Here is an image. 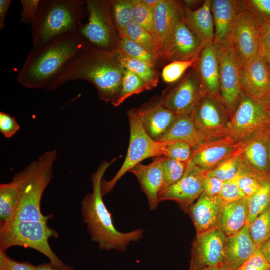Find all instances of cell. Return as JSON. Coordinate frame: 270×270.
<instances>
[{
    "label": "cell",
    "mask_w": 270,
    "mask_h": 270,
    "mask_svg": "<svg viewBox=\"0 0 270 270\" xmlns=\"http://www.w3.org/2000/svg\"><path fill=\"white\" fill-rule=\"evenodd\" d=\"M242 143L228 136L207 142L194 151L188 166L200 172L208 171L234 154Z\"/></svg>",
    "instance_id": "obj_17"
},
{
    "label": "cell",
    "mask_w": 270,
    "mask_h": 270,
    "mask_svg": "<svg viewBox=\"0 0 270 270\" xmlns=\"http://www.w3.org/2000/svg\"><path fill=\"white\" fill-rule=\"evenodd\" d=\"M35 266L27 262H19L9 257L6 251L0 250V270H34Z\"/></svg>",
    "instance_id": "obj_48"
},
{
    "label": "cell",
    "mask_w": 270,
    "mask_h": 270,
    "mask_svg": "<svg viewBox=\"0 0 270 270\" xmlns=\"http://www.w3.org/2000/svg\"><path fill=\"white\" fill-rule=\"evenodd\" d=\"M34 270H64L59 268L52 263H42L35 266Z\"/></svg>",
    "instance_id": "obj_54"
},
{
    "label": "cell",
    "mask_w": 270,
    "mask_h": 270,
    "mask_svg": "<svg viewBox=\"0 0 270 270\" xmlns=\"http://www.w3.org/2000/svg\"><path fill=\"white\" fill-rule=\"evenodd\" d=\"M87 15L86 0H42L37 18L31 26L33 48L77 34Z\"/></svg>",
    "instance_id": "obj_5"
},
{
    "label": "cell",
    "mask_w": 270,
    "mask_h": 270,
    "mask_svg": "<svg viewBox=\"0 0 270 270\" xmlns=\"http://www.w3.org/2000/svg\"><path fill=\"white\" fill-rule=\"evenodd\" d=\"M218 48L220 96L232 116L242 93L240 82V66L232 45Z\"/></svg>",
    "instance_id": "obj_13"
},
{
    "label": "cell",
    "mask_w": 270,
    "mask_h": 270,
    "mask_svg": "<svg viewBox=\"0 0 270 270\" xmlns=\"http://www.w3.org/2000/svg\"><path fill=\"white\" fill-rule=\"evenodd\" d=\"M145 90L146 89L144 81L134 72L126 69L120 90L112 104L114 106H119L128 97Z\"/></svg>",
    "instance_id": "obj_35"
},
{
    "label": "cell",
    "mask_w": 270,
    "mask_h": 270,
    "mask_svg": "<svg viewBox=\"0 0 270 270\" xmlns=\"http://www.w3.org/2000/svg\"><path fill=\"white\" fill-rule=\"evenodd\" d=\"M266 108L267 115L269 122V124H270V102L266 104Z\"/></svg>",
    "instance_id": "obj_57"
},
{
    "label": "cell",
    "mask_w": 270,
    "mask_h": 270,
    "mask_svg": "<svg viewBox=\"0 0 270 270\" xmlns=\"http://www.w3.org/2000/svg\"><path fill=\"white\" fill-rule=\"evenodd\" d=\"M259 52L270 63V20L264 18L261 26Z\"/></svg>",
    "instance_id": "obj_49"
},
{
    "label": "cell",
    "mask_w": 270,
    "mask_h": 270,
    "mask_svg": "<svg viewBox=\"0 0 270 270\" xmlns=\"http://www.w3.org/2000/svg\"><path fill=\"white\" fill-rule=\"evenodd\" d=\"M125 70L114 52L89 46L66 66L46 91H54L70 81L84 80L96 87L102 100L112 104L120 90Z\"/></svg>",
    "instance_id": "obj_1"
},
{
    "label": "cell",
    "mask_w": 270,
    "mask_h": 270,
    "mask_svg": "<svg viewBox=\"0 0 270 270\" xmlns=\"http://www.w3.org/2000/svg\"><path fill=\"white\" fill-rule=\"evenodd\" d=\"M196 58L188 60H174L169 62L162 70V79L168 84L176 82L186 70L194 66Z\"/></svg>",
    "instance_id": "obj_41"
},
{
    "label": "cell",
    "mask_w": 270,
    "mask_h": 270,
    "mask_svg": "<svg viewBox=\"0 0 270 270\" xmlns=\"http://www.w3.org/2000/svg\"><path fill=\"white\" fill-rule=\"evenodd\" d=\"M11 2V0H0V30L4 27L6 16Z\"/></svg>",
    "instance_id": "obj_52"
},
{
    "label": "cell",
    "mask_w": 270,
    "mask_h": 270,
    "mask_svg": "<svg viewBox=\"0 0 270 270\" xmlns=\"http://www.w3.org/2000/svg\"><path fill=\"white\" fill-rule=\"evenodd\" d=\"M270 102V96H268V100H267L266 104H267V103H268V102Z\"/></svg>",
    "instance_id": "obj_59"
},
{
    "label": "cell",
    "mask_w": 270,
    "mask_h": 270,
    "mask_svg": "<svg viewBox=\"0 0 270 270\" xmlns=\"http://www.w3.org/2000/svg\"><path fill=\"white\" fill-rule=\"evenodd\" d=\"M202 172L187 166L183 176L159 194V202L174 200L186 212L204 192Z\"/></svg>",
    "instance_id": "obj_18"
},
{
    "label": "cell",
    "mask_w": 270,
    "mask_h": 270,
    "mask_svg": "<svg viewBox=\"0 0 270 270\" xmlns=\"http://www.w3.org/2000/svg\"><path fill=\"white\" fill-rule=\"evenodd\" d=\"M241 148L233 155L226 158L212 170L205 173L222 181L228 180L237 174L241 161Z\"/></svg>",
    "instance_id": "obj_39"
},
{
    "label": "cell",
    "mask_w": 270,
    "mask_h": 270,
    "mask_svg": "<svg viewBox=\"0 0 270 270\" xmlns=\"http://www.w3.org/2000/svg\"><path fill=\"white\" fill-rule=\"evenodd\" d=\"M20 125L14 116L0 112V132L6 138H12L19 130Z\"/></svg>",
    "instance_id": "obj_46"
},
{
    "label": "cell",
    "mask_w": 270,
    "mask_h": 270,
    "mask_svg": "<svg viewBox=\"0 0 270 270\" xmlns=\"http://www.w3.org/2000/svg\"><path fill=\"white\" fill-rule=\"evenodd\" d=\"M236 270H270V263L259 250L257 249Z\"/></svg>",
    "instance_id": "obj_47"
},
{
    "label": "cell",
    "mask_w": 270,
    "mask_h": 270,
    "mask_svg": "<svg viewBox=\"0 0 270 270\" xmlns=\"http://www.w3.org/2000/svg\"><path fill=\"white\" fill-rule=\"evenodd\" d=\"M258 249L270 263V238L264 242Z\"/></svg>",
    "instance_id": "obj_53"
},
{
    "label": "cell",
    "mask_w": 270,
    "mask_h": 270,
    "mask_svg": "<svg viewBox=\"0 0 270 270\" xmlns=\"http://www.w3.org/2000/svg\"><path fill=\"white\" fill-rule=\"evenodd\" d=\"M89 46L77 34H72L33 48L17 74L16 81L27 88L46 90L66 66Z\"/></svg>",
    "instance_id": "obj_2"
},
{
    "label": "cell",
    "mask_w": 270,
    "mask_h": 270,
    "mask_svg": "<svg viewBox=\"0 0 270 270\" xmlns=\"http://www.w3.org/2000/svg\"><path fill=\"white\" fill-rule=\"evenodd\" d=\"M162 158L163 156L154 158L148 164L140 163L129 171L137 178L150 210H156L160 202L158 196L164 183Z\"/></svg>",
    "instance_id": "obj_23"
},
{
    "label": "cell",
    "mask_w": 270,
    "mask_h": 270,
    "mask_svg": "<svg viewBox=\"0 0 270 270\" xmlns=\"http://www.w3.org/2000/svg\"><path fill=\"white\" fill-rule=\"evenodd\" d=\"M238 8V0H211L214 26V42L218 46L232 45Z\"/></svg>",
    "instance_id": "obj_24"
},
{
    "label": "cell",
    "mask_w": 270,
    "mask_h": 270,
    "mask_svg": "<svg viewBox=\"0 0 270 270\" xmlns=\"http://www.w3.org/2000/svg\"><path fill=\"white\" fill-rule=\"evenodd\" d=\"M183 18L188 26L204 44L214 42V26L211 0H205L200 7L192 10L180 2Z\"/></svg>",
    "instance_id": "obj_27"
},
{
    "label": "cell",
    "mask_w": 270,
    "mask_h": 270,
    "mask_svg": "<svg viewBox=\"0 0 270 270\" xmlns=\"http://www.w3.org/2000/svg\"><path fill=\"white\" fill-rule=\"evenodd\" d=\"M206 94L194 64L176 86L160 98L162 106L176 114H191Z\"/></svg>",
    "instance_id": "obj_12"
},
{
    "label": "cell",
    "mask_w": 270,
    "mask_h": 270,
    "mask_svg": "<svg viewBox=\"0 0 270 270\" xmlns=\"http://www.w3.org/2000/svg\"><path fill=\"white\" fill-rule=\"evenodd\" d=\"M250 232L257 249L270 238V205L250 224Z\"/></svg>",
    "instance_id": "obj_36"
},
{
    "label": "cell",
    "mask_w": 270,
    "mask_h": 270,
    "mask_svg": "<svg viewBox=\"0 0 270 270\" xmlns=\"http://www.w3.org/2000/svg\"><path fill=\"white\" fill-rule=\"evenodd\" d=\"M18 190L15 182L12 180L0 184V226L10 218L16 206Z\"/></svg>",
    "instance_id": "obj_32"
},
{
    "label": "cell",
    "mask_w": 270,
    "mask_h": 270,
    "mask_svg": "<svg viewBox=\"0 0 270 270\" xmlns=\"http://www.w3.org/2000/svg\"><path fill=\"white\" fill-rule=\"evenodd\" d=\"M134 109L146 132L156 142L168 132L176 116L162 106L160 98Z\"/></svg>",
    "instance_id": "obj_19"
},
{
    "label": "cell",
    "mask_w": 270,
    "mask_h": 270,
    "mask_svg": "<svg viewBox=\"0 0 270 270\" xmlns=\"http://www.w3.org/2000/svg\"><path fill=\"white\" fill-rule=\"evenodd\" d=\"M195 66L206 92L220 96L218 48L214 42L204 45Z\"/></svg>",
    "instance_id": "obj_26"
},
{
    "label": "cell",
    "mask_w": 270,
    "mask_h": 270,
    "mask_svg": "<svg viewBox=\"0 0 270 270\" xmlns=\"http://www.w3.org/2000/svg\"><path fill=\"white\" fill-rule=\"evenodd\" d=\"M137 0H110L112 12L119 36H122L127 26L132 22V14Z\"/></svg>",
    "instance_id": "obj_31"
},
{
    "label": "cell",
    "mask_w": 270,
    "mask_h": 270,
    "mask_svg": "<svg viewBox=\"0 0 270 270\" xmlns=\"http://www.w3.org/2000/svg\"><path fill=\"white\" fill-rule=\"evenodd\" d=\"M248 1L263 18L270 20V0H248Z\"/></svg>",
    "instance_id": "obj_51"
},
{
    "label": "cell",
    "mask_w": 270,
    "mask_h": 270,
    "mask_svg": "<svg viewBox=\"0 0 270 270\" xmlns=\"http://www.w3.org/2000/svg\"><path fill=\"white\" fill-rule=\"evenodd\" d=\"M119 48L128 56L156 67L157 58L146 49L124 35L119 36Z\"/></svg>",
    "instance_id": "obj_37"
},
{
    "label": "cell",
    "mask_w": 270,
    "mask_h": 270,
    "mask_svg": "<svg viewBox=\"0 0 270 270\" xmlns=\"http://www.w3.org/2000/svg\"><path fill=\"white\" fill-rule=\"evenodd\" d=\"M267 132L268 136L269 141V172L268 174L270 176V124H268L266 126Z\"/></svg>",
    "instance_id": "obj_56"
},
{
    "label": "cell",
    "mask_w": 270,
    "mask_h": 270,
    "mask_svg": "<svg viewBox=\"0 0 270 270\" xmlns=\"http://www.w3.org/2000/svg\"><path fill=\"white\" fill-rule=\"evenodd\" d=\"M205 44L188 26L182 10L170 34L162 60L171 62L196 59Z\"/></svg>",
    "instance_id": "obj_15"
},
{
    "label": "cell",
    "mask_w": 270,
    "mask_h": 270,
    "mask_svg": "<svg viewBox=\"0 0 270 270\" xmlns=\"http://www.w3.org/2000/svg\"><path fill=\"white\" fill-rule=\"evenodd\" d=\"M238 184L246 198L253 195L270 175L264 176L252 170L240 161L237 172Z\"/></svg>",
    "instance_id": "obj_34"
},
{
    "label": "cell",
    "mask_w": 270,
    "mask_h": 270,
    "mask_svg": "<svg viewBox=\"0 0 270 270\" xmlns=\"http://www.w3.org/2000/svg\"><path fill=\"white\" fill-rule=\"evenodd\" d=\"M268 124L266 104L254 100L242 92L231 116L228 136L236 142H244Z\"/></svg>",
    "instance_id": "obj_10"
},
{
    "label": "cell",
    "mask_w": 270,
    "mask_h": 270,
    "mask_svg": "<svg viewBox=\"0 0 270 270\" xmlns=\"http://www.w3.org/2000/svg\"><path fill=\"white\" fill-rule=\"evenodd\" d=\"M248 198L226 203L217 228L226 236L234 234L248 224Z\"/></svg>",
    "instance_id": "obj_29"
},
{
    "label": "cell",
    "mask_w": 270,
    "mask_h": 270,
    "mask_svg": "<svg viewBox=\"0 0 270 270\" xmlns=\"http://www.w3.org/2000/svg\"><path fill=\"white\" fill-rule=\"evenodd\" d=\"M88 20L77 34L91 47L114 52L120 38L114 22L110 0H86Z\"/></svg>",
    "instance_id": "obj_7"
},
{
    "label": "cell",
    "mask_w": 270,
    "mask_h": 270,
    "mask_svg": "<svg viewBox=\"0 0 270 270\" xmlns=\"http://www.w3.org/2000/svg\"><path fill=\"white\" fill-rule=\"evenodd\" d=\"M42 0H20L22 10L20 22L32 26L35 22Z\"/></svg>",
    "instance_id": "obj_45"
},
{
    "label": "cell",
    "mask_w": 270,
    "mask_h": 270,
    "mask_svg": "<svg viewBox=\"0 0 270 270\" xmlns=\"http://www.w3.org/2000/svg\"><path fill=\"white\" fill-rule=\"evenodd\" d=\"M154 10L142 0H137L132 14L133 22L148 30L152 35Z\"/></svg>",
    "instance_id": "obj_43"
},
{
    "label": "cell",
    "mask_w": 270,
    "mask_h": 270,
    "mask_svg": "<svg viewBox=\"0 0 270 270\" xmlns=\"http://www.w3.org/2000/svg\"><path fill=\"white\" fill-rule=\"evenodd\" d=\"M142 2L151 10H154L160 0H142Z\"/></svg>",
    "instance_id": "obj_55"
},
{
    "label": "cell",
    "mask_w": 270,
    "mask_h": 270,
    "mask_svg": "<svg viewBox=\"0 0 270 270\" xmlns=\"http://www.w3.org/2000/svg\"><path fill=\"white\" fill-rule=\"evenodd\" d=\"M263 20L248 0H238L232 46L240 68L259 52Z\"/></svg>",
    "instance_id": "obj_9"
},
{
    "label": "cell",
    "mask_w": 270,
    "mask_h": 270,
    "mask_svg": "<svg viewBox=\"0 0 270 270\" xmlns=\"http://www.w3.org/2000/svg\"><path fill=\"white\" fill-rule=\"evenodd\" d=\"M256 250L247 224L238 232L226 236L220 267L223 270H236Z\"/></svg>",
    "instance_id": "obj_25"
},
{
    "label": "cell",
    "mask_w": 270,
    "mask_h": 270,
    "mask_svg": "<svg viewBox=\"0 0 270 270\" xmlns=\"http://www.w3.org/2000/svg\"><path fill=\"white\" fill-rule=\"evenodd\" d=\"M165 143L164 156L188 164L194 151L190 144L182 141H174Z\"/></svg>",
    "instance_id": "obj_42"
},
{
    "label": "cell",
    "mask_w": 270,
    "mask_h": 270,
    "mask_svg": "<svg viewBox=\"0 0 270 270\" xmlns=\"http://www.w3.org/2000/svg\"><path fill=\"white\" fill-rule=\"evenodd\" d=\"M57 154L56 149L48 150L14 175L12 180L17 186L18 198L14 211L6 222H48L52 216L42 213L40 202L52 178L53 165Z\"/></svg>",
    "instance_id": "obj_4"
},
{
    "label": "cell",
    "mask_w": 270,
    "mask_h": 270,
    "mask_svg": "<svg viewBox=\"0 0 270 270\" xmlns=\"http://www.w3.org/2000/svg\"><path fill=\"white\" fill-rule=\"evenodd\" d=\"M203 270H223L220 266H214L204 268Z\"/></svg>",
    "instance_id": "obj_58"
},
{
    "label": "cell",
    "mask_w": 270,
    "mask_h": 270,
    "mask_svg": "<svg viewBox=\"0 0 270 270\" xmlns=\"http://www.w3.org/2000/svg\"><path fill=\"white\" fill-rule=\"evenodd\" d=\"M218 196L226 203L246 197L238 184L237 174L231 179L224 181Z\"/></svg>",
    "instance_id": "obj_44"
},
{
    "label": "cell",
    "mask_w": 270,
    "mask_h": 270,
    "mask_svg": "<svg viewBox=\"0 0 270 270\" xmlns=\"http://www.w3.org/2000/svg\"><path fill=\"white\" fill-rule=\"evenodd\" d=\"M266 126L244 141L241 148V161L254 172L269 175V141Z\"/></svg>",
    "instance_id": "obj_22"
},
{
    "label": "cell",
    "mask_w": 270,
    "mask_h": 270,
    "mask_svg": "<svg viewBox=\"0 0 270 270\" xmlns=\"http://www.w3.org/2000/svg\"><path fill=\"white\" fill-rule=\"evenodd\" d=\"M116 160L114 158L110 162H102L92 174V190L83 198L81 212L91 240L98 243L100 250H116L124 252L130 242L142 238L144 230L137 228L126 232L117 230L112 214L104 202L102 192V178L105 172Z\"/></svg>",
    "instance_id": "obj_3"
},
{
    "label": "cell",
    "mask_w": 270,
    "mask_h": 270,
    "mask_svg": "<svg viewBox=\"0 0 270 270\" xmlns=\"http://www.w3.org/2000/svg\"><path fill=\"white\" fill-rule=\"evenodd\" d=\"M240 82L244 92L266 103L270 94V63L260 52L240 68Z\"/></svg>",
    "instance_id": "obj_16"
},
{
    "label": "cell",
    "mask_w": 270,
    "mask_h": 270,
    "mask_svg": "<svg viewBox=\"0 0 270 270\" xmlns=\"http://www.w3.org/2000/svg\"><path fill=\"white\" fill-rule=\"evenodd\" d=\"M114 52L126 69L132 72L144 81L146 90H152L157 86L159 75L155 67L128 56L120 49Z\"/></svg>",
    "instance_id": "obj_30"
},
{
    "label": "cell",
    "mask_w": 270,
    "mask_h": 270,
    "mask_svg": "<svg viewBox=\"0 0 270 270\" xmlns=\"http://www.w3.org/2000/svg\"><path fill=\"white\" fill-rule=\"evenodd\" d=\"M202 182L204 192L210 196H218L224 181L214 176L202 174Z\"/></svg>",
    "instance_id": "obj_50"
},
{
    "label": "cell",
    "mask_w": 270,
    "mask_h": 270,
    "mask_svg": "<svg viewBox=\"0 0 270 270\" xmlns=\"http://www.w3.org/2000/svg\"><path fill=\"white\" fill-rule=\"evenodd\" d=\"M124 35L142 46L158 60L154 40L148 30L132 22L127 26Z\"/></svg>",
    "instance_id": "obj_38"
},
{
    "label": "cell",
    "mask_w": 270,
    "mask_h": 270,
    "mask_svg": "<svg viewBox=\"0 0 270 270\" xmlns=\"http://www.w3.org/2000/svg\"><path fill=\"white\" fill-rule=\"evenodd\" d=\"M248 198L249 208L248 224H250L270 205V176L263 181L256 192Z\"/></svg>",
    "instance_id": "obj_33"
},
{
    "label": "cell",
    "mask_w": 270,
    "mask_h": 270,
    "mask_svg": "<svg viewBox=\"0 0 270 270\" xmlns=\"http://www.w3.org/2000/svg\"><path fill=\"white\" fill-rule=\"evenodd\" d=\"M174 141L186 142L190 144L194 150L209 140L198 130L191 114H176L172 126L158 142Z\"/></svg>",
    "instance_id": "obj_28"
},
{
    "label": "cell",
    "mask_w": 270,
    "mask_h": 270,
    "mask_svg": "<svg viewBox=\"0 0 270 270\" xmlns=\"http://www.w3.org/2000/svg\"><path fill=\"white\" fill-rule=\"evenodd\" d=\"M226 236L218 228L196 234L192 242L189 270L220 266Z\"/></svg>",
    "instance_id": "obj_14"
},
{
    "label": "cell",
    "mask_w": 270,
    "mask_h": 270,
    "mask_svg": "<svg viewBox=\"0 0 270 270\" xmlns=\"http://www.w3.org/2000/svg\"><path fill=\"white\" fill-rule=\"evenodd\" d=\"M130 136L124 162L118 172L109 180H102V192L104 196L110 192L124 174L145 159L164 156L165 142H156L145 130L134 108L128 110Z\"/></svg>",
    "instance_id": "obj_8"
},
{
    "label": "cell",
    "mask_w": 270,
    "mask_h": 270,
    "mask_svg": "<svg viewBox=\"0 0 270 270\" xmlns=\"http://www.w3.org/2000/svg\"><path fill=\"white\" fill-rule=\"evenodd\" d=\"M182 12L180 2L160 0L154 10L152 36L158 60H162L172 27Z\"/></svg>",
    "instance_id": "obj_20"
},
{
    "label": "cell",
    "mask_w": 270,
    "mask_h": 270,
    "mask_svg": "<svg viewBox=\"0 0 270 270\" xmlns=\"http://www.w3.org/2000/svg\"><path fill=\"white\" fill-rule=\"evenodd\" d=\"M192 115L196 126L208 140L228 136L231 116L220 96L206 93Z\"/></svg>",
    "instance_id": "obj_11"
},
{
    "label": "cell",
    "mask_w": 270,
    "mask_h": 270,
    "mask_svg": "<svg viewBox=\"0 0 270 270\" xmlns=\"http://www.w3.org/2000/svg\"><path fill=\"white\" fill-rule=\"evenodd\" d=\"M58 236L47 221H8L0 226V250L6 252L13 246L31 248L46 256L53 265L64 270H74L57 256L48 244L50 238Z\"/></svg>",
    "instance_id": "obj_6"
},
{
    "label": "cell",
    "mask_w": 270,
    "mask_h": 270,
    "mask_svg": "<svg viewBox=\"0 0 270 270\" xmlns=\"http://www.w3.org/2000/svg\"><path fill=\"white\" fill-rule=\"evenodd\" d=\"M218 196H210L204 192L187 209L194 226L196 234L202 233L217 228L225 204Z\"/></svg>",
    "instance_id": "obj_21"
},
{
    "label": "cell",
    "mask_w": 270,
    "mask_h": 270,
    "mask_svg": "<svg viewBox=\"0 0 270 270\" xmlns=\"http://www.w3.org/2000/svg\"><path fill=\"white\" fill-rule=\"evenodd\" d=\"M187 166L186 163L163 156L164 183L160 194L183 176Z\"/></svg>",
    "instance_id": "obj_40"
}]
</instances>
